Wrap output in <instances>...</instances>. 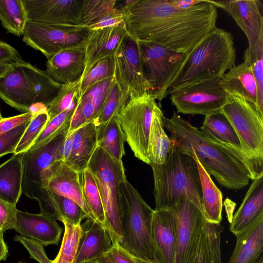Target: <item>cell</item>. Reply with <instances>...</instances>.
I'll return each instance as SVG.
<instances>
[{
  "mask_svg": "<svg viewBox=\"0 0 263 263\" xmlns=\"http://www.w3.org/2000/svg\"><path fill=\"white\" fill-rule=\"evenodd\" d=\"M133 258L136 263H156V262L149 261H146V260H144L143 259H141L138 258L134 256H133Z\"/></svg>",
  "mask_w": 263,
  "mask_h": 263,
  "instance_id": "cell-57",
  "label": "cell"
},
{
  "mask_svg": "<svg viewBox=\"0 0 263 263\" xmlns=\"http://www.w3.org/2000/svg\"><path fill=\"white\" fill-rule=\"evenodd\" d=\"M86 202L95 220L105 227V217L101 197L91 172L86 168L81 174Z\"/></svg>",
  "mask_w": 263,
  "mask_h": 263,
  "instance_id": "cell-38",
  "label": "cell"
},
{
  "mask_svg": "<svg viewBox=\"0 0 263 263\" xmlns=\"http://www.w3.org/2000/svg\"><path fill=\"white\" fill-rule=\"evenodd\" d=\"M3 118V117L2 116L1 110H0V120H2Z\"/></svg>",
  "mask_w": 263,
  "mask_h": 263,
  "instance_id": "cell-59",
  "label": "cell"
},
{
  "mask_svg": "<svg viewBox=\"0 0 263 263\" xmlns=\"http://www.w3.org/2000/svg\"><path fill=\"white\" fill-rule=\"evenodd\" d=\"M200 180L203 214L206 221L220 223L222 220V194L194 154Z\"/></svg>",
  "mask_w": 263,
  "mask_h": 263,
  "instance_id": "cell-32",
  "label": "cell"
},
{
  "mask_svg": "<svg viewBox=\"0 0 263 263\" xmlns=\"http://www.w3.org/2000/svg\"><path fill=\"white\" fill-rule=\"evenodd\" d=\"M127 34L126 27L122 26L91 30L85 45V68L82 77L97 61L114 54Z\"/></svg>",
  "mask_w": 263,
  "mask_h": 263,
  "instance_id": "cell-23",
  "label": "cell"
},
{
  "mask_svg": "<svg viewBox=\"0 0 263 263\" xmlns=\"http://www.w3.org/2000/svg\"><path fill=\"white\" fill-rule=\"evenodd\" d=\"M118 8L132 37L185 54L216 27L218 18L216 7L207 0L185 10L168 0H129Z\"/></svg>",
  "mask_w": 263,
  "mask_h": 263,
  "instance_id": "cell-1",
  "label": "cell"
},
{
  "mask_svg": "<svg viewBox=\"0 0 263 263\" xmlns=\"http://www.w3.org/2000/svg\"><path fill=\"white\" fill-rule=\"evenodd\" d=\"M30 121L21 124L0 136V158L8 154H14Z\"/></svg>",
  "mask_w": 263,
  "mask_h": 263,
  "instance_id": "cell-46",
  "label": "cell"
},
{
  "mask_svg": "<svg viewBox=\"0 0 263 263\" xmlns=\"http://www.w3.org/2000/svg\"><path fill=\"white\" fill-rule=\"evenodd\" d=\"M113 263H136L133 256L123 248L119 243L112 245L105 254Z\"/></svg>",
  "mask_w": 263,
  "mask_h": 263,
  "instance_id": "cell-51",
  "label": "cell"
},
{
  "mask_svg": "<svg viewBox=\"0 0 263 263\" xmlns=\"http://www.w3.org/2000/svg\"><path fill=\"white\" fill-rule=\"evenodd\" d=\"M235 236V247L228 263H255L263 252V213Z\"/></svg>",
  "mask_w": 263,
  "mask_h": 263,
  "instance_id": "cell-26",
  "label": "cell"
},
{
  "mask_svg": "<svg viewBox=\"0 0 263 263\" xmlns=\"http://www.w3.org/2000/svg\"><path fill=\"white\" fill-rule=\"evenodd\" d=\"M226 11L245 34L249 48L263 37V4L258 0L209 1Z\"/></svg>",
  "mask_w": 263,
  "mask_h": 263,
  "instance_id": "cell-17",
  "label": "cell"
},
{
  "mask_svg": "<svg viewBox=\"0 0 263 263\" xmlns=\"http://www.w3.org/2000/svg\"><path fill=\"white\" fill-rule=\"evenodd\" d=\"M28 21L81 25L85 0H23Z\"/></svg>",
  "mask_w": 263,
  "mask_h": 263,
  "instance_id": "cell-15",
  "label": "cell"
},
{
  "mask_svg": "<svg viewBox=\"0 0 263 263\" xmlns=\"http://www.w3.org/2000/svg\"><path fill=\"white\" fill-rule=\"evenodd\" d=\"M12 63L8 61H0V77L8 70Z\"/></svg>",
  "mask_w": 263,
  "mask_h": 263,
  "instance_id": "cell-55",
  "label": "cell"
},
{
  "mask_svg": "<svg viewBox=\"0 0 263 263\" xmlns=\"http://www.w3.org/2000/svg\"><path fill=\"white\" fill-rule=\"evenodd\" d=\"M116 0H85L81 25L94 24L112 12L116 7Z\"/></svg>",
  "mask_w": 263,
  "mask_h": 263,
  "instance_id": "cell-45",
  "label": "cell"
},
{
  "mask_svg": "<svg viewBox=\"0 0 263 263\" xmlns=\"http://www.w3.org/2000/svg\"><path fill=\"white\" fill-rule=\"evenodd\" d=\"M220 79L201 80L170 93V99L176 112L206 116L221 112L230 96L222 86Z\"/></svg>",
  "mask_w": 263,
  "mask_h": 263,
  "instance_id": "cell-11",
  "label": "cell"
},
{
  "mask_svg": "<svg viewBox=\"0 0 263 263\" xmlns=\"http://www.w3.org/2000/svg\"><path fill=\"white\" fill-rule=\"evenodd\" d=\"M165 126L173 144L194 154L221 186L240 190L248 185L250 179L253 180L250 164L240 150L209 138L175 111L165 119Z\"/></svg>",
  "mask_w": 263,
  "mask_h": 263,
  "instance_id": "cell-2",
  "label": "cell"
},
{
  "mask_svg": "<svg viewBox=\"0 0 263 263\" xmlns=\"http://www.w3.org/2000/svg\"><path fill=\"white\" fill-rule=\"evenodd\" d=\"M64 233L59 253L51 263H74L83 234L82 225H74L61 219Z\"/></svg>",
  "mask_w": 263,
  "mask_h": 263,
  "instance_id": "cell-37",
  "label": "cell"
},
{
  "mask_svg": "<svg viewBox=\"0 0 263 263\" xmlns=\"http://www.w3.org/2000/svg\"><path fill=\"white\" fill-rule=\"evenodd\" d=\"M114 54L95 63L82 78L78 100L93 85L105 79L114 77Z\"/></svg>",
  "mask_w": 263,
  "mask_h": 263,
  "instance_id": "cell-41",
  "label": "cell"
},
{
  "mask_svg": "<svg viewBox=\"0 0 263 263\" xmlns=\"http://www.w3.org/2000/svg\"><path fill=\"white\" fill-rule=\"evenodd\" d=\"M129 97L124 94L118 84L114 80L109 88L103 107L93 122L96 126L104 124L116 117Z\"/></svg>",
  "mask_w": 263,
  "mask_h": 263,
  "instance_id": "cell-40",
  "label": "cell"
},
{
  "mask_svg": "<svg viewBox=\"0 0 263 263\" xmlns=\"http://www.w3.org/2000/svg\"><path fill=\"white\" fill-rule=\"evenodd\" d=\"M80 176L63 161L58 160L45 172L42 187L73 200L83 209L88 218L95 220L86 202Z\"/></svg>",
  "mask_w": 263,
  "mask_h": 263,
  "instance_id": "cell-16",
  "label": "cell"
},
{
  "mask_svg": "<svg viewBox=\"0 0 263 263\" xmlns=\"http://www.w3.org/2000/svg\"><path fill=\"white\" fill-rule=\"evenodd\" d=\"M76 107L67 109L50 119L30 149L42 146L61 135H67Z\"/></svg>",
  "mask_w": 263,
  "mask_h": 263,
  "instance_id": "cell-39",
  "label": "cell"
},
{
  "mask_svg": "<svg viewBox=\"0 0 263 263\" xmlns=\"http://www.w3.org/2000/svg\"><path fill=\"white\" fill-rule=\"evenodd\" d=\"M98 147L97 132L95 123H86L65 138L62 160L73 170L81 174Z\"/></svg>",
  "mask_w": 263,
  "mask_h": 263,
  "instance_id": "cell-18",
  "label": "cell"
},
{
  "mask_svg": "<svg viewBox=\"0 0 263 263\" xmlns=\"http://www.w3.org/2000/svg\"><path fill=\"white\" fill-rule=\"evenodd\" d=\"M152 238L156 263H175L176 238L170 209L154 210Z\"/></svg>",
  "mask_w": 263,
  "mask_h": 263,
  "instance_id": "cell-21",
  "label": "cell"
},
{
  "mask_svg": "<svg viewBox=\"0 0 263 263\" xmlns=\"http://www.w3.org/2000/svg\"><path fill=\"white\" fill-rule=\"evenodd\" d=\"M23 153L13 154L0 164V199L16 206L21 194Z\"/></svg>",
  "mask_w": 263,
  "mask_h": 263,
  "instance_id": "cell-30",
  "label": "cell"
},
{
  "mask_svg": "<svg viewBox=\"0 0 263 263\" xmlns=\"http://www.w3.org/2000/svg\"><path fill=\"white\" fill-rule=\"evenodd\" d=\"M14 230L21 236L47 246L59 244L63 229L52 216L41 213L31 214L17 209Z\"/></svg>",
  "mask_w": 263,
  "mask_h": 263,
  "instance_id": "cell-20",
  "label": "cell"
},
{
  "mask_svg": "<svg viewBox=\"0 0 263 263\" xmlns=\"http://www.w3.org/2000/svg\"><path fill=\"white\" fill-rule=\"evenodd\" d=\"M122 238L120 246L132 255L155 261L152 238L154 210L124 177L120 184Z\"/></svg>",
  "mask_w": 263,
  "mask_h": 263,
  "instance_id": "cell-5",
  "label": "cell"
},
{
  "mask_svg": "<svg viewBox=\"0 0 263 263\" xmlns=\"http://www.w3.org/2000/svg\"><path fill=\"white\" fill-rule=\"evenodd\" d=\"M253 181L230 221L229 229L235 235L246 229L263 213V175Z\"/></svg>",
  "mask_w": 263,
  "mask_h": 263,
  "instance_id": "cell-28",
  "label": "cell"
},
{
  "mask_svg": "<svg viewBox=\"0 0 263 263\" xmlns=\"http://www.w3.org/2000/svg\"><path fill=\"white\" fill-rule=\"evenodd\" d=\"M47 108L35 112L14 151V154L28 151L45 128L49 120Z\"/></svg>",
  "mask_w": 263,
  "mask_h": 263,
  "instance_id": "cell-43",
  "label": "cell"
},
{
  "mask_svg": "<svg viewBox=\"0 0 263 263\" xmlns=\"http://www.w3.org/2000/svg\"><path fill=\"white\" fill-rule=\"evenodd\" d=\"M114 26L125 27L124 14L117 6L103 18L88 27L91 30Z\"/></svg>",
  "mask_w": 263,
  "mask_h": 263,
  "instance_id": "cell-49",
  "label": "cell"
},
{
  "mask_svg": "<svg viewBox=\"0 0 263 263\" xmlns=\"http://www.w3.org/2000/svg\"><path fill=\"white\" fill-rule=\"evenodd\" d=\"M149 165L154 181L155 210L170 209L180 198L186 197L203 213L200 180L192 155L173 144L163 164Z\"/></svg>",
  "mask_w": 263,
  "mask_h": 263,
  "instance_id": "cell-4",
  "label": "cell"
},
{
  "mask_svg": "<svg viewBox=\"0 0 263 263\" xmlns=\"http://www.w3.org/2000/svg\"><path fill=\"white\" fill-rule=\"evenodd\" d=\"M17 210L16 206L0 199V227L4 233L15 228Z\"/></svg>",
  "mask_w": 263,
  "mask_h": 263,
  "instance_id": "cell-48",
  "label": "cell"
},
{
  "mask_svg": "<svg viewBox=\"0 0 263 263\" xmlns=\"http://www.w3.org/2000/svg\"><path fill=\"white\" fill-rule=\"evenodd\" d=\"M66 135H61L50 142L23 153L22 158V193L41 204L47 190L42 180L47 168L54 162L62 160Z\"/></svg>",
  "mask_w": 263,
  "mask_h": 263,
  "instance_id": "cell-12",
  "label": "cell"
},
{
  "mask_svg": "<svg viewBox=\"0 0 263 263\" xmlns=\"http://www.w3.org/2000/svg\"><path fill=\"white\" fill-rule=\"evenodd\" d=\"M84 263H89V262H84Z\"/></svg>",
  "mask_w": 263,
  "mask_h": 263,
  "instance_id": "cell-63",
  "label": "cell"
},
{
  "mask_svg": "<svg viewBox=\"0 0 263 263\" xmlns=\"http://www.w3.org/2000/svg\"><path fill=\"white\" fill-rule=\"evenodd\" d=\"M87 168L94 177L99 189L105 213V228L112 245L120 243L122 238L120 184L126 176L123 162L116 160L98 146Z\"/></svg>",
  "mask_w": 263,
  "mask_h": 263,
  "instance_id": "cell-6",
  "label": "cell"
},
{
  "mask_svg": "<svg viewBox=\"0 0 263 263\" xmlns=\"http://www.w3.org/2000/svg\"><path fill=\"white\" fill-rule=\"evenodd\" d=\"M114 59V78L122 92L129 98L148 93L137 41L127 34L115 51Z\"/></svg>",
  "mask_w": 263,
  "mask_h": 263,
  "instance_id": "cell-13",
  "label": "cell"
},
{
  "mask_svg": "<svg viewBox=\"0 0 263 263\" xmlns=\"http://www.w3.org/2000/svg\"><path fill=\"white\" fill-rule=\"evenodd\" d=\"M81 79L67 84H62L57 97L46 106L50 119L77 105L80 95Z\"/></svg>",
  "mask_w": 263,
  "mask_h": 263,
  "instance_id": "cell-42",
  "label": "cell"
},
{
  "mask_svg": "<svg viewBox=\"0 0 263 263\" xmlns=\"http://www.w3.org/2000/svg\"><path fill=\"white\" fill-rule=\"evenodd\" d=\"M165 119L158 104L154 109L148 137L147 153L150 164H163L173 146L164 129Z\"/></svg>",
  "mask_w": 263,
  "mask_h": 263,
  "instance_id": "cell-31",
  "label": "cell"
},
{
  "mask_svg": "<svg viewBox=\"0 0 263 263\" xmlns=\"http://www.w3.org/2000/svg\"><path fill=\"white\" fill-rule=\"evenodd\" d=\"M154 96L146 92L129 98L117 116L118 121L135 157L149 165L147 146L154 109Z\"/></svg>",
  "mask_w": 263,
  "mask_h": 263,
  "instance_id": "cell-9",
  "label": "cell"
},
{
  "mask_svg": "<svg viewBox=\"0 0 263 263\" xmlns=\"http://www.w3.org/2000/svg\"><path fill=\"white\" fill-rule=\"evenodd\" d=\"M170 210L175 222V263H185L206 219L203 212L186 197L180 198Z\"/></svg>",
  "mask_w": 263,
  "mask_h": 263,
  "instance_id": "cell-14",
  "label": "cell"
},
{
  "mask_svg": "<svg viewBox=\"0 0 263 263\" xmlns=\"http://www.w3.org/2000/svg\"><path fill=\"white\" fill-rule=\"evenodd\" d=\"M20 62L34 97V105L41 104L46 107L57 97L62 84L55 82L46 70L23 60Z\"/></svg>",
  "mask_w": 263,
  "mask_h": 263,
  "instance_id": "cell-29",
  "label": "cell"
},
{
  "mask_svg": "<svg viewBox=\"0 0 263 263\" xmlns=\"http://www.w3.org/2000/svg\"><path fill=\"white\" fill-rule=\"evenodd\" d=\"M13 239L26 248L31 258L35 259L39 263H51V260L47 257L44 251V246L37 241L21 235H16Z\"/></svg>",
  "mask_w": 263,
  "mask_h": 263,
  "instance_id": "cell-47",
  "label": "cell"
},
{
  "mask_svg": "<svg viewBox=\"0 0 263 263\" xmlns=\"http://www.w3.org/2000/svg\"><path fill=\"white\" fill-rule=\"evenodd\" d=\"M222 231L220 223L205 220L185 263H221L220 234Z\"/></svg>",
  "mask_w": 263,
  "mask_h": 263,
  "instance_id": "cell-27",
  "label": "cell"
},
{
  "mask_svg": "<svg viewBox=\"0 0 263 263\" xmlns=\"http://www.w3.org/2000/svg\"><path fill=\"white\" fill-rule=\"evenodd\" d=\"M93 263H98V261L97 260H95Z\"/></svg>",
  "mask_w": 263,
  "mask_h": 263,
  "instance_id": "cell-61",
  "label": "cell"
},
{
  "mask_svg": "<svg viewBox=\"0 0 263 263\" xmlns=\"http://www.w3.org/2000/svg\"><path fill=\"white\" fill-rule=\"evenodd\" d=\"M8 254V248L4 239V233H0V262L5 260Z\"/></svg>",
  "mask_w": 263,
  "mask_h": 263,
  "instance_id": "cell-54",
  "label": "cell"
},
{
  "mask_svg": "<svg viewBox=\"0 0 263 263\" xmlns=\"http://www.w3.org/2000/svg\"><path fill=\"white\" fill-rule=\"evenodd\" d=\"M174 8L179 10L190 8L202 2V0H168Z\"/></svg>",
  "mask_w": 263,
  "mask_h": 263,
  "instance_id": "cell-53",
  "label": "cell"
},
{
  "mask_svg": "<svg viewBox=\"0 0 263 263\" xmlns=\"http://www.w3.org/2000/svg\"><path fill=\"white\" fill-rule=\"evenodd\" d=\"M200 130L209 138L241 151L240 141L234 127L221 112L205 116Z\"/></svg>",
  "mask_w": 263,
  "mask_h": 263,
  "instance_id": "cell-35",
  "label": "cell"
},
{
  "mask_svg": "<svg viewBox=\"0 0 263 263\" xmlns=\"http://www.w3.org/2000/svg\"><path fill=\"white\" fill-rule=\"evenodd\" d=\"M0 233H4L0 227Z\"/></svg>",
  "mask_w": 263,
  "mask_h": 263,
  "instance_id": "cell-60",
  "label": "cell"
},
{
  "mask_svg": "<svg viewBox=\"0 0 263 263\" xmlns=\"http://www.w3.org/2000/svg\"><path fill=\"white\" fill-rule=\"evenodd\" d=\"M21 60L13 62L0 77V98L11 107L25 113L30 111L34 99L21 66Z\"/></svg>",
  "mask_w": 263,
  "mask_h": 263,
  "instance_id": "cell-19",
  "label": "cell"
},
{
  "mask_svg": "<svg viewBox=\"0 0 263 263\" xmlns=\"http://www.w3.org/2000/svg\"><path fill=\"white\" fill-rule=\"evenodd\" d=\"M90 30L82 25H51L28 21L23 41L48 59L66 49L85 45Z\"/></svg>",
  "mask_w": 263,
  "mask_h": 263,
  "instance_id": "cell-10",
  "label": "cell"
},
{
  "mask_svg": "<svg viewBox=\"0 0 263 263\" xmlns=\"http://www.w3.org/2000/svg\"><path fill=\"white\" fill-rule=\"evenodd\" d=\"M0 21L9 33L20 36L23 35L28 21L23 0H0Z\"/></svg>",
  "mask_w": 263,
  "mask_h": 263,
  "instance_id": "cell-36",
  "label": "cell"
},
{
  "mask_svg": "<svg viewBox=\"0 0 263 263\" xmlns=\"http://www.w3.org/2000/svg\"><path fill=\"white\" fill-rule=\"evenodd\" d=\"M21 60L16 49L7 43L0 41V61L15 62Z\"/></svg>",
  "mask_w": 263,
  "mask_h": 263,
  "instance_id": "cell-52",
  "label": "cell"
},
{
  "mask_svg": "<svg viewBox=\"0 0 263 263\" xmlns=\"http://www.w3.org/2000/svg\"><path fill=\"white\" fill-rule=\"evenodd\" d=\"M220 81L229 96L239 97L252 103L263 116V109L258 103L256 81L247 62L234 66L221 77Z\"/></svg>",
  "mask_w": 263,
  "mask_h": 263,
  "instance_id": "cell-25",
  "label": "cell"
},
{
  "mask_svg": "<svg viewBox=\"0 0 263 263\" xmlns=\"http://www.w3.org/2000/svg\"><path fill=\"white\" fill-rule=\"evenodd\" d=\"M46 71L57 83L67 84L82 78L85 68V45L62 50L47 60Z\"/></svg>",
  "mask_w": 263,
  "mask_h": 263,
  "instance_id": "cell-22",
  "label": "cell"
},
{
  "mask_svg": "<svg viewBox=\"0 0 263 263\" xmlns=\"http://www.w3.org/2000/svg\"><path fill=\"white\" fill-rule=\"evenodd\" d=\"M137 42L148 93L161 102L167 95L172 81L186 54L176 52L154 42Z\"/></svg>",
  "mask_w": 263,
  "mask_h": 263,
  "instance_id": "cell-8",
  "label": "cell"
},
{
  "mask_svg": "<svg viewBox=\"0 0 263 263\" xmlns=\"http://www.w3.org/2000/svg\"><path fill=\"white\" fill-rule=\"evenodd\" d=\"M243 58L251 67L256 83L259 105L263 109V37L253 48H246Z\"/></svg>",
  "mask_w": 263,
  "mask_h": 263,
  "instance_id": "cell-44",
  "label": "cell"
},
{
  "mask_svg": "<svg viewBox=\"0 0 263 263\" xmlns=\"http://www.w3.org/2000/svg\"><path fill=\"white\" fill-rule=\"evenodd\" d=\"M34 114L35 112L30 111L11 117L3 118L0 120V136L21 124L30 121Z\"/></svg>",
  "mask_w": 263,
  "mask_h": 263,
  "instance_id": "cell-50",
  "label": "cell"
},
{
  "mask_svg": "<svg viewBox=\"0 0 263 263\" xmlns=\"http://www.w3.org/2000/svg\"><path fill=\"white\" fill-rule=\"evenodd\" d=\"M40 209L41 213L52 216L59 220L65 219L74 225H80L82 220L88 218L83 209L76 202L48 190Z\"/></svg>",
  "mask_w": 263,
  "mask_h": 263,
  "instance_id": "cell-33",
  "label": "cell"
},
{
  "mask_svg": "<svg viewBox=\"0 0 263 263\" xmlns=\"http://www.w3.org/2000/svg\"><path fill=\"white\" fill-rule=\"evenodd\" d=\"M229 96L221 112L238 137L241 151L250 164L254 180L263 175V116L252 103L239 97Z\"/></svg>",
  "mask_w": 263,
  "mask_h": 263,
  "instance_id": "cell-7",
  "label": "cell"
},
{
  "mask_svg": "<svg viewBox=\"0 0 263 263\" xmlns=\"http://www.w3.org/2000/svg\"><path fill=\"white\" fill-rule=\"evenodd\" d=\"M96 260L98 263H113L112 261L105 255L101 256Z\"/></svg>",
  "mask_w": 263,
  "mask_h": 263,
  "instance_id": "cell-56",
  "label": "cell"
},
{
  "mask_svg": "<svg viewBox=\"0 0 263 263\" xmlns=\"http://www.w3.org/2000/svg\"><path fill=\"white\" fill-rule=\"evenodd\" d=\"M236 57L232 34L216 27L186 54L172 81L167 95L189 84L221 77L236 65Z\"/></svg>",
  "mask_w": 263,
  "mask_h": 263,
  "instance_id": "cell-3",
  "label": "cell"
},
{
  "mask_svg": "<svg viewBox=\"0 0 263 263\" xmlns=\"http://www.w3.org/2000/svg\"><path fill=\"white\" fill-rule=\"evenodd\" d=\"M18 263H25V262H20Z\"/></svg>",
  "mask_w": 263,
  "mask_h": 263,
  "instance_id": "cell-62",
  "label": "cell"
},
{
  "mask_svg": "<svg viewBox=\"0 0 263 263\" xmlns=\"http://www.w3.org/2000/svg\"><path fill=\"white\" fill-rule=\"evenodd\" d=\"M255 263H263V257L262 255L255 262Z\"/></svg>",
  "mask_w": 263,
  "mask_h": 263,
  "instance_id": "cell-58",
  "label": "cell"
},
{
  "mask_svg": "<svg viewBox=\"0 0 263 263\" xmlns=\"http://www.w3.org/2000/svg\"><path fill=\"white\" fill-rule=\"evenodd\" d=\"M98 146L120 161L125 155V139L117 116L96 126Z\"/></svg>",
  "mask_w": 263,
  "mask_h": 263,
  "instance_id": "cell-34",
  "label": "cell"
},
{
  "mask_svg": "<svg viewBox=\"0 0 263 263\" xmlns=\"http://www.w3.org/2000/svg\"><path fill=\"white\" fill-rule=\"evenodd\" d=\"M81 225L83 234L74 263H93L110 249L111 240L105 228L95 220L87 218Z\"/></svg>",
  "mask_w": 263,
  "mask_h": 263,
  "instance_id": "cell-24",
  "label": "cell"
}]
</instances>
